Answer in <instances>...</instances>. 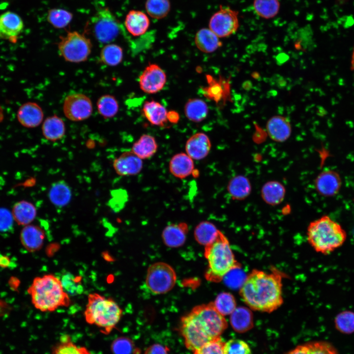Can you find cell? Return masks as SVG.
<instances>
[{
	"label": "cell",
	"instance_id": "6da1fadb",
	"mask_svg": "<svg viewBox=\"0 0 354 354\" xmlns=\"http://www.w3.org/2000/svg\"><path fill=\"white\" fill-rule=\"evenodd\" d=\"M227 327L224 316L210 302L196 306L184 316L180 331L186 348L193 352L220 337Z\"/></svg>",
	"mask_w": 354,
	"mask_h": 354
},
{
	"label": "cell",
	"instance_id": "7a4b0ae2",
	"mask_svg": "<svg viewBox=\"0 0 354 354\" xmlns=\"http://www.w3.org/2000/svg\"><path fill=\"white\" fill-rule=\"evenodd\" d=\"M282 279L279 271L253 269L241 286L240 295L250 309L271 313L283 303Z\"/></svg>",
	"mask_w": 354,
	"mask_h": 354
},
{
	"label": "cell",
	"instance_id": "3957f363",
	"mask_svg": "<svg viewBox=\"0 0 354 354\" xmlns=\"http://www.w3.org/2000/svg\"><path fill=\"white\" fill-rule=\"evenodd\" d=\"M28 292L35 308L42 312H53L70 303L59 278L53 274L35 277Z\"/></svg>",
	"mask_w": 354,
	"mask_h": 354
},
{
	"label": "cell",
	"instance_id": "277c9868",
	"mask_svg": "<svg viewBox=\"0 0 354 354\" xmlns=\"http://www.w3.org/2000/svg\"><path fill=\"white\" fill-rule=\"evenodd\" d=\"M205 257L208 264L205 277L210 282L221 281L229 272L240 266L228 238L220 231L214 240L205 246Z\"/></svg>",
	"mask_w": 354,
	"mask_h": 354
},
{
	"label": "cell",
	"instance_id": "5b68a950",
	"mask_svg": "<svg viewBox=\"0 0 354 354\" xmlns=\"http://www.w3.org/2000/svg\"><path fill=\"white\" fill-rule=\"evenodd\" d=\"M307 238L316 252L328 255L344 243L347 234L339 224L324 215L309 224Z\"/></svg>",
	"mask_w": 354,
	"mask_h": 354
},
{
	"label": "cell",
	"instance_id": "8992f818",
	"mask_svg": "<svg viewBox=\"0 0 354 354\" xmlns=\"http://www.w3.org/2000/svg\"><path fill=\"white\" fill-rule=\"evenodd\" d=\"M122 314L121 309L113 299L97 293L88 295L85 319L88 324L100 328L103 333L111 332L119 322Z\"/></svg>",
	"mask_w": 354,
	"mask_h": 354
},
{
	"label": "cell",
	"instance_id": "52a82bcc",
	"mask_svg": "<svg viewBox=\"0 0 354 354\" xmlns=\"http://www.w3.org/2000/svg\"><path fill=\"white\" fill-rule=\"evenodd\" d=\"M58 47L60 56L64 60L79 63L87 60L92 46L89 38L77 31H73L60 37Z\"/></svg>",
	"mask_w": 354,
	"mask_h": 354
},
{
	"label": "cell",
	"instance_id": "ba28073f",
	"mask_svg": "<svg viewBox=\"0 0 354 354\" xmlns=\"http://www.w3.org/2000/svg\"><path fill=\"white\" fill-rule=\"evenodd\" d=\"M177 275L169 265L158 262L151 265L148 269L146 284L148 290L154 294H163L174 287Z\"/></svg>",
	"mask_w": 354,
	"mask_h": 354
},
{
	"label": "cell",
	"instance_id": "9c48e42d",
	"mask_svg": "<svg viewBox=\"0 0 354 354\" xmlns=\"http://www.w3.org/2000/svg\"><path fill=\"white\" fill-rule=\"evenodd\" d=\"M91 22L94 36L101 43L113 41L119 33V22L107 8L99 9L92 18Z\"/></svg>",
	"mask_w": 354,
	"mask_h": 354
},
{
	"label": "cell",
	"instance_id": "30bf717a",
	"mask_svg": "<svg viewBox=\"0 0 354 354\" xmlns=\"http://www.w3.org/2000/svg\"><path fill=\"white\" fill-rule=\"evenodd\" d=\"M238 15V11L228 6L220 5L210 19L209 29L219 38L228 37L239 27Z\"/></svg>",
	"mask_w": 354,
	"mask_h": 354
},
{
	"label": "cell",
	"instance_id": "8fae6325",
	"mask_svg": "<svg viewBox=\"0 0 354 354\" xmlns=\"http://www.w3.org/2000/svg\"><path fill=\"white\" fill-rule=\"evenodd\" d=\"M92 104L88 97L83 93H74L64 100L63 111L69 120L78 121L88 118L92 114Z\"/></svg>",
	"mask_w": 354,
	"mask_h": 354
},
{
	"label": "cell",
	"instance_id": "7c38bea8",
	"mask_svg": "<svg viewBox=\"0 0 354 354\" xmlns=\"http://www.w3.org/2000/svg\"><path fill=\"white\" fill-rule=\"evenodd\" d=\"M166 82V75L158 65L150 64L139 77L141 89L145 92L155 93L160 91Z\"/></svg>",
	"mask_w": 354,
	"mask_h": 354
},
{
	"label": "cell",
	"instance_id": "4fadbf2b",
	"mask_svg": "<svg viewBox=\"0 0 354 354\" xmlns=\"http://www.w3.org/2000/svg\"><path fill=\"white\" fill-rule=\"evenodd\" d=\"M23 29V21L17 14L6 11L0 15V38L15 42Z\"/></svg>",
	"mask_w": 354,
	"mask_h": 354
},
{
	"label": "cell",
	"instance_id": "5bb4252c",
	"mask_svg": "<svg viewBox=\"0 0 354 354\" xmlns=\"http://www.w3.org/2000/svg\"><path fill=\"white\" fill-rule=\"evenodd\" d=\"M143 166L142 159L131 150L122 153L113 161L115 171L121 176L136 175L141 171Z\"/></svg>",
	"mask_w": 354,
	"mask_h": 354
},
{
	"label": "cell",
	"instance_id": "9a60e30c",
	"mask_svg": "<svg viewBox=\"0 0 354 354\" xmlns=\"http://www.w3.org/2000/svg\"><path fill=\"white\" fill-rule=\"evenodd\" d=\"M339 174L332 170H325L316 177L315 186L318 192L325 197H331L339 192L341 186Z\"/></svg>",
	"mask_w": 354,
	"mask_h": 354
},
{
	"label": "cell",
	"instance_id": "2e32d148",
	"mask_svg": "<svg viewBox=\"0 0 354 354\" xmlns=\"http://www.w3.org/2000/svg\"><path fill=\"white\" fill-rule=\"evenodd\" d=\"M211 144L208 137L202 132L191 136L185 144L186 153L193 160H201L209 153Z\"/></svg>",
	"mask_w": 354,
	"mask_h": 354
},
{
	"label": "cell",
	"instance_id": "e0dca14e",
	"mask_svg": "<svg viewBox=\"0 0 354 354\" xmlns=\"http://www.w3.org/2000/svg\"><path fill=\"white\" fill-rule=\"evenodd\" d=\"M20 238L22 244L27 250L35 252L42 248L45 233L40 227L30 224L24 226L21 231Z\"/></svg>",
	"mask_w": 354,
	"mask_h": 354
},
{
	"label": "cell",
	"instance_id": "ac0fdd59",
	"mask_svg": "<svg viewBox=\"0 0 354 354\" xmlns=\"http://www.w3.org/2000/svg\"><path fill=\"white\" fill-rule=\"evenodd\" d=\"M44 114L41 108L36 103L27 102L19 109L17 118L24 127L34 128L42 122Z\"/></svg>",
	"mask_w": 354,
	"mask_h": 354
},
{
	"label": "cell",
	"instance_id": "d6986e66",
	"mask_svg": "<svg viewBox=\"0 0 354 354\" xmlns=\"http://www.w3.org/2000/svg\"><path fill=\"white\" fill-rule=\"evenodd\" d=\"M266 130L271 139L276 142H284L291 136L292 128L290 121L285 117L275 116L267 122Z\"/></svg>",
	"mask_w": 354,
	"mask_h": 354
},
{
	"label": "cell",
	"instance_id": "ffe728a7",
	"mask_svg": "<svg viewBox=\"0 0 354 354\" xmlns=\"http://www.w3.org/2000/svg\"><path fill=\"white\" fill-rule=\"evenodd\" d=\"M169 167L170 173L180 179L187 177L194 171L193 159L184 152L174 155L169 162Z\"/></svg>",
	"mask_w": 354,
	"mask_h": 354
},
{
	"label": "cell",
	"instance_id": "44dd1931",
	"mask_svg": "<svg viewBox=\"0 0 354 354\" xmlns=\"http://www.w3.org/2000/svg\"><path fill=\"white\" fill-rule=\"evenodd\" d=\"M187 232L188 226L186 223L172 224L165 228L162 237L168 247H178L184 243Z\"/></svg>",
	"mask_w": 354,
	"mask_h": 354
},
{
	"label": "cell",
	"instance_id": "7402d4cb",
	"mask_svg": "<svg viewBox=\"0 0 354 354\" xmlns=\"http://www.w3.org/2000/svg\"><path fill=\"white\" fill-rule=\"evenodd\" d=\"M150 21L144 12L136 10L130 11L126 15L125 26L132 35L138 36L144 34L148 30Z\"/></svg>",
	"mask_w": 354,
	"mask_h": 354
},
{
	"label": "cell",
	"instance_id": "603a6c76",
	"mask_svg": "<svg viewBox=\"0 0 354 354\" xmlns=\"http://www.w3.org/2000/svg\"><path fill=\"white\" fill-rule=\"evenodd\" d=\"M48 197L51 203L56 206L63 207L71 200V189L65 181H56L51 185L49 190Z\"/></svg>",
	"mask_w": 354,
	"mask_h": 354
},
{
	"label": "cell",
	"instance_id": "cb8c5ba5",
	"mask_svg": "<svg viewBox=\"0 0 354 354\" xmlns=\"http://www.w3.org/2000/svg\"><path fill=\"white\" fill-rule=\"evenodd\" d=\"M195 43L199 50L206 53L214 52L222 45L219 37L209 28H202L197 31Z\"/></svg>",
	"mask_w": 354,
	"mask_h": 354
},
{
	"label": "cell",
	"instance_id": "d4e9b609",
	"mask_svg": "<svg viewBox=\"0 0 354 354\" xmlns=\"http://www.w3.org/2000/svg\"><path fill=\"white\" fill-rule=\"evenodd\" d=\"M11 212L14 221L18 225L25 226L30 224L34 220L37 210L31 203L23 200L14 205Z\"/></svg>",
	"mask_w": 354,
	"mask_h": 354
},
{
	"label": "cell",
	"instance_id": "484cf974",
	"mask_svg": "<svg viewBox=\"0 0 354 354\" xmlns=\"http://www.w3.org/2000/svg\"><path fill=\"white\" fill-rule=\"evenodd\" d=\"M261 192L262 198L265 203L269 205L276 206L283 201L286 189L280 182L270 180L263 185Z\"/></svg>",
	"mask_w": 354,
	"mask_h": 354
},
{
	"label": "cell",
	"instance_id": "4316f807",
	"mask_svg": "<svg viewBox=\"0 0 354 354\" xmlns=\"http://www.w3.org/2000/svg\"><path fill=\"white\" fill-rule=\"evenodd\" d=\"M142 112L148 120L156 126H163L167 123L168 112L166 108L158 102L154 100L145 102Z\"/></svg>",
	"mask_w": 354,
	"mask_h": 354
},
{
	"label": "cell",
	"instance_id": "83f0119b",
	"mask_svg": "<svg viewBox=\"0 0 354 354\" xmlns=\"http://www.w3.org/2000/svg\"><path fill=\"white\" fill-rule=\"evenodd\" d=\"M44 137L51 141L61 139L65 133V125L63 120L57 115L48 117L42 126Z\"/></svg>",
	"mask_w": 354,
	"mask_h": 354
},
{
	"label": "cell",
	"instance_id": "f1b7e54d",
	"mask_svg": "<svg viewBox=\"0 0 354 354\" xmlns=\"http://www.w3.org/2000/svg\"><path fill=\"white\" fill-rule=\"evenodd\" d=\"M285 354H338V353L328 342L314 341L297 346Z\"/></svg>",
	"mask_w": 354,
	"mask_h": 354
},
{
	"label": "cell",
	"instance_id": "f546056e",
	"mask_svg": "<svg viewBox=\"0 0 354 354\" xmlns=\"http://www.w3.org/2000/svg\"><path fill=\"white\" fill-rule=\"evenodd\" d=\"M227 190L229 194L234 200H242L251 193V184L249 179L242 175L232 177L228 182Z\"/></svg>",
	"mask_w": 354,
	"mask_h": 354
},
{
	"label": "cell",
	"instance_id": "4dcf8cb0",
	"mask_svg": "<svg viewBox=\"0 0 354 354\" xmlns=\"http://www.w3.org/2000/svg\"><path fill=\"white\" fill-rule=\"evenodd\" d=\"M157 147V142L153 136L143 134L134 143L131 151L141 159H147L156 153Z\"/></svg>",
	"mask_w": 354,
	"mask_h": 354
},
{
	"label": "cell",
	"instance_id": "1f68e13d",
	"mask_svg": "<svg viewBox=\"0 0 354 354\" xmlns=\"http://www.w3.org/2000/svg\"><path fill=\"white\" fill-rule=\"evenodd\" d=\"M230 322L233 329L238 332H245L253 326L251 311L246 308L236 307L231 314Z\"/></svg>",
	"mask_w": 354,
	"mask_h": 354
},
{
	"label": "cell",
	"instance_id": "d6a6232c",
	"mask_svg": "<svg viewBox=\"0 0 354 354\" xmlns=\"http://www.w3.org/2000/svg\"><path fill=\"white\" fill-rule=\"evenodd\" d=\"M208 108L206 103L199 98L189 99L184 107V113L190 120L199 122L207 116Z\"/></svg>",
	"mask_w": 354,
	"mask_h": 354
},
{
	"label": "cell",
	"instance_id": "836d02e7",
	"mask_svg": "<svg viewBox=\"0 0 354 354\" xmlns=\"http://www.w3.org/2000/svg\"><path fill=\"white\" fill-rule=\"evenodd\" d=\"M280 3L279 0H254L253 9L259 17L270 19L278 13Z\"/></svg>",
	"mask_w": 354,
	"mask_h": 354
},
{
	"label": "cell",
	"instance_id": "e575fe53",
	"mask_svg": "<svg viewBox=\"0 0 354 354\" xmlns=\"http://www.w3.org/2000/svg\"><path fill=\"white\" fill-rule=\"evenodd\" d=\"M219 231L212 223L203 221L195 228L194 236L199 244L205 246L214 240Z\"/></svg>",
	"mask_w": 354,
	"mask_h": 354
},
{
	"label": "cell",
	"instance_id": "d590c367",
	"mask_svg": "<svg viewBox=\"0 0 354 354\" xmlns=\"http://www.w3.org/2000/svg\"><path fill=\"white\" fill-rule=\"evenodd\" d=\"M100 59L106 65L111 66H116L122 60V49L117 44H108L101 49Z\"/></svg>",
	"mask_w": 354,
	"mask_h": 354
},
{
	"label": "cell",
	"instance_id": "8d00e7d4",
	"mask_svg": "<svg viewBox=\"0 0 354 354\" xmlns=\"http://www.w3.org/2000/svg\"><path fill=\"white\" fill-rule=\"evenodd\" d=\"M96 107L98 113L104 118H110L115 116L118 111V104L113 95L105 94L98 99Z\"/></svg>",
	"mask_w": 354,
	"mask_h": 354
},
{
	"label": "cell",
	"instance_id": "74e56055",
	"mask_svg": "<svg viewBox=\"0 0 354 354\" xmlns=\"http://www.w3.org/2000/svg\"><path fill=\"white\" fill-rule=\"evenodd\" d=\"M59 279L63 290L69 296L79 295L84 292L81 277L65 271L62 274Z\"/></svg>",
	"mask_w": 354,
	"mask_h": 354
},
{
	"label": "cell",
	"instance_id": "f35d334b",
	"mask_svg": "<svg viewBox=\"0 0 354 354\" xmlns=\"http://www.w3.org/2000/svg\"><path fill=\"white\" fill-rule=\"evenodd\" d=\"M145 7L148 15L154 19H160L168 14L171 4L169 0H147Z\"/></svg>",
	"mask_w": 354,
	"mask_h": 354
},
{
	"label": "cell",
	"instance_id": "ab89813d",
	"mask_svg": "<svg viewBox=\"0 0 354 354\" xmlns=\"http://www.w3.org/2000/svg\"><path fill=\"white\" fill-rule=\"evenodd\" d=\"M53 354H91L84 347L78 346L67 335L62 336L59 342L55 347Z\"/></svg>",
	"mask_w": 354,
	"mask_h": 354
},
{
	"label": "cell",
	"instance_id": "60d3db41",
	"mask_svg": "<svg viewBox=\"0 0 354 354\" xmlns=\"http://www.w3.org/2000/svg\"><path fill=\"white\" fill-rule=\"evenodd\" d=\"M73 15L68 11L60 8H53L48 11L47 20L56 28H65L71 22Z\"/></svg>",
	"mask_w": 354,
	"mask_h": 354
},
{
	"label": "cell",
	"instance_id": "b9f144b4",
	"mask_svg": "<svg viewBox=\"0 0 354 354\" xmlns=\"http://www.w3.org/2000/svg\"><path fill=\"white\" fill-rule=\"evenodd\" d=\"M213 303L217 310L224 316L231 315L236 308L235 297L229 293H220Z\"/></svg>",
	"mask_w": 354,
	"mask_h": 354
},
{
	"label": "cell",
	"instance_id": "7bdbcfd3",
	"mask_svg": "<svg viewBox=\"0 0 354 354\" xmlns=\"http://www.w3.org/2000/svg\"><path fill=\"white\" fill-rule=\"evenodd\" d=\"M335 328L343 334H350L354 332V312L344 311L335 318Z\"/></svg>",
	"mask_w": 354,
	"mask_h": 354
},
{
	"label": "cell",
	"instance_id": "ee69618b",
	"mask_svg": "<svg viewBox=\"0 0 354 354\" xmlns=\"http://www.w3.org/2000/svg\"><path fill=\"white\" fill-rule=\"evenodd\" d=\"M223 354H252L249 345L244 341L232 339L225 342Z\"/></svg>",
	"mask_w": 354,
	"mask_h": 354
},
{
	"label": "cell",
	"instance_id": "f6af8a7d",
	"mask_svg": "<svg viewBox=\"0 0 354 354\" xmlns=\"http://www.w3.org/2000/svg\"><path fill=\"white\" fill-rule=\"evenodd\" d=\"M224 343L220 337L205 344L193 353L194 354H223Z\"/></svg>",
	"mask_w": 354,
	"mask_h": 354
},
{
	"label": "cell",
	"instance_id": "bcb514c9",
	"mask_svg": "<svg viewBox=\"0 0 354 354\" xmlns=\"http://www.w3.org/2000/svg\"><path fill=\"white\" fill-rule=\"evenodd\" d=\"M111 350L114 354H131L134 350V345L129 338H118L112 343Z\"/></svg>",
	"mask_w": 354,
	"mask_h": 354
},
{
	"label": "cell",
	"instance_id": "7dc6e473",
	"mask_svg": "<svg viewBox=\"0 0 354 354\" xmlns=\"http://www.w3.org/2000/svg\"><path fill=\"white\" fill-rule=\"evenodd\" d=\"M111 195L112 198L109 201L110 206L116 212L120 211L127 201L128 195L126 191L121 189L114 190Z\"/></svg>",
	"mask_w": 354,
	"mask_h": 354
},
{
	"label": "cell",
	"instance_id": "c3c4849f",
	"mask_svg": "<svg viewBox=\"0 0 354 354\" xmlns=\"http://www.w3.org/2000/svg\"><path fill=\"white\" fill-rule=\"evenodd\" d=\"M14 219L11 211L4 207H0V232L7 233L12 231Z\"/></svg>",
	"mask_w": 354,
	"mask_h": 354
},
{
	"label": "cell",
	"instance_id": "681fc988",
	"mask_svg": "<svg viewBox=\"0 0 354 354\" xmlns=\"http://www.w3.org/2000/svg\"><path fill=\"white\" fill-rule=\"evenodd\" d=\"M169 349L162 345L154 344L148 347L144 354H168Z\"/></svg>",
	"mask_w": 354,
	"mask_h": 354
},
{
	"label": "cell",
	"instance_id": "f907efd6",
	"mask_svg": "<svg viewBox=\"0 0 354 354\" xmlns=\"http://www.w3.org/2000/svg\"><path fill=\"white\" fill-rule=\"evenodd\" d=\"M222 91L223 89L221 87L216 84L208 88L207 93L210 96L217 100L221 98Z\"/></svg>",
	"mask_w": 354,
	"mask_h": 354
},
{
	"label": "cell",
	"instance_id": "816d5d0a",
	"mask_svg": "<svg viewBox=\"0 0 354 354\" xmlns=\"http://www.w3.org/2000/svg\"><path fill=\"white\" fill-rule=\"evenodd\" d=\"M167 120L171 123H176L179 119L178 114L175 111H170L167 113Z\"/></svg>",
	"mask_w": 354,
	"mask_h": 354
},
{
	"label": "cell",
	"instance_id": "f5cc1de1",
	"mask_svg": "<svg viewBox=\"0 0 354 354\" xmlns=\"http://www.w3.org/2000/svg\"><path fill=\"white\" fill-rule=\"evenodd\" d=\"M11 263V260L7 256L4 255L0 253V266L1 267H8L10 266Z\"/></svg>",
	"mask_w": 354,
	"mask_h": 354
},
{
	"label": "cell",
	"instance_id": "db71d44e",
	"mask_svg": "<svg viewBox=\"0 0 354 354\" xmlns=\"http://www.w3.org/2000/svg\"><path fill=\"white\" fill-rule=\"evenodd\" d=\"M351 69L354 73V47L353 51L352 59H351Z\"/></svg>",
	"mask_w": 354,
	"mask_h": 354
}]
</instances>
